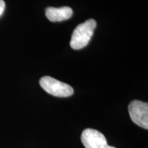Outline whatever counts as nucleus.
Returning <instances> with one entry per match:
<instances>
[{"mask_svg":"<svg viewBox=\"0 0 148 148\" xmlns=\"http://www.w3.org/2000/svg\"><path fill=\"white\" fill-rule=\"evenodd\" d=\"M81 140L85 148H116L108 145L104 135L97 130H84L81 135Z\"/></svg>","mask_w":148,"mask_h":148,"instance_id":"20e7f679","label":"nucleus"},{"mask_svg":"<svg viewBox=\"0 0 148 148\" xmlns=\"http://www.w3.org/2000/svg\"><path fill=\"white\" fill-rule=\"evenodd\" d=\"M5 2L3 0H0V16L2 15L3 13V11L5 10Z\"/></svg>","mask_w":148,"mask_h":148,"instance_id":"423d86ee","label":"nucleus"},{"mask_svg":"<svg viewBox=\"0 0 148 148\" xmlns=\"http://www.w3.org/2000/svg\"><path fill=\"white\" fill-rule=\"evenodd\" d=\"M128 112L132 121L135 124L148 129V103L139 100L131 101L128 106Z\"/></svg>","mask_w":148,"mask_h":148,"instance_id":"7ed1b4c3","label":"nucleus"},{"mask_svg":"<svg viewBox=\"0 0 148 148\" xmlns=\"http://www.w3.org/2000/svg\"><path fill=\"white\" fill-rule=\"evenodd\" d=\"M45 15L50 21H62L71 17L73 15V10L70 7L67 6H63L61 8L49 7L46 8Z\"/></svg>","mask_w":148,"mask_h":148,"instance_id":"39448f33","label":"nucleus"},{"mask_svg":"<svg viewBox=\"0 0 148 148\" xmlns=\"http://www.w3.org/2000/svg\"><path fill=\"white\" fill-rule=\"evenodd\" d=\"M97 23L94 19H88L79 24L74 29L70 45L73 49H80L86 47L93 34Z\"/></svg>","mask_w":148,"mask_h":148,"instance_id":"f257e3e1","label":"nucleus"},{"mask_svg":"<svg viewBox=\"0 0 148 148\" xmlns=\"http://www.w3.org/2000/svg\"><path fill=\"white\" fill-rule=\"evenodd\" d=\"M40 85L46 92L56 97H66L73 94V89L70 85L50 76L41 77Z\"/></svg>","mask_w":148,"mask_h":148,"instance_id":"f03ea898","label":"nucleus"}]
</instances>
